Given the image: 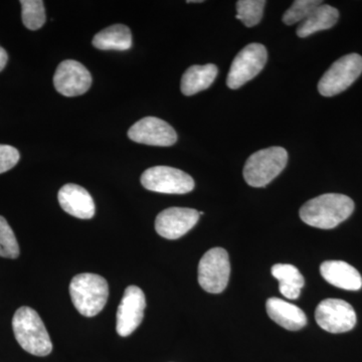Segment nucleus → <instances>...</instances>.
I'll return each instance as SVG.
<instances>
[{"label": "nucleus", "instance_id": "obj_1", "mask_svg": "<svg viewBox=\"0 0 362 362\" xmlns=\"http://www.w3.org/2000/svg\"><path fill=\"white\" fill-rule=\"evenodd\" d=\"M354 211V202L344 194H326L314 197L300 209V218L307 225L331 230L346 221Z\"/></svg>", "mask_w": 362, "mask_h": 362}, {"label": "nucleus", "instance_id": "obj_2", "mask_svg": "<svg viewBox=\"0 0 362 362\" xmlns=\"http://www.w3.org/2000/svg\"><path fill=\"white\" fill-rule=\"evenodd\" d=\"M13 329L16 341L28 354L35 356L51 354L52 340L37 311L26 306L18 309L13 319Z\"/></svg>", "mask_w": 362, "mask_h": 362}, {"label": "nucleus", "instance_id": "obj_3", "mask_svg": "<svg viewBox=\"0 0 362 362\" xmlns=\"http://www.w3.org/2000/svg\"><path fill=\"white\" fill-rule=\"evenodd\" d=\"M70 294L78 313L86 317H94L103 310L107 303L108 283L97 274H78L71 279Z\"/></svg>", "mask_w": 362, "mask_h": 362}, {"label": "nucleus", "instance_id": "obj_4", "mask_svg": "<svg viewBox=\"0 0 362 362\" xmlns=\"http://www.w3.org/2000/svg\"><path fill=\"white\" fill-rule=\"evenodd\" d=\"M287 162L288 152L282 147L259 150L245 164V180L252 187H266L284 170Z\"/></svg>", "mask_w": 362, "mask_h": 362}, {"label": "nucleus", "instance_id": "obj_5", "mask_svg": "<svg viewBox=\"0 0 362 362\" xmlns=\"http://www.w3.org/2000/svg\"><path fill=\"white\" fill-rule=\"evenodd\" d=\"M362 73V57L349 54L337 59L319 81L318 90L324 97H333L349 88Z\"/></svg>", "mask_w": 362, "mask_h": 362}, {"label": "nucleus", "instance_id": "obj_6", "mask_svg": "<svg viewBox=\"0 0 362 362\" xmlns=\"http://www.w3.org/2000/svg\"><path fill=\"white\" fill-rule=\"evenodd\" d=\"M268 59L265 45L250 44L246 45L233 59L228 71L226 85L230 89L237 90L258 76Z\"/></svg>", "mask_w": 362, "mask_h": 362}, {"label": "nucleus", "instance_id": "obj_7", "mask_svg": "<svg viewBox=\"0 0 362 362\" xmlns=\"http://www.w3.org/2000/svg\"><path fill=\"white\" fill-rule=\"evenodd\" d=\"M230 274V258L223 247L209 250L199 261V283L204 291L220 294L228 286Z\"/></svg>", "mask_w": 362, "mask_h": 362}, {"label": "nucleus", "instance_id": "obj_8", "mask_svg": "<svg viewBox=\"0 0 362 362\" xmlns=\"http://www.w3.org/2000/svg\"><path fill=\"white\" fill-rule=\"evenodd\" d=\"M143 187L151 192L168 194H185L194 190V180L185 171L170 166H154L141 176Z\"/></svg>", "mask_w": 362, "mask_h": 362}, {"label": "nucleus", "instance_id": "obj_9", "mask_svg": "<svg viewBox=\"0 0 362 362\" xmlns=\"http://www.w3.org/2000/svg\"><path fill=\"white\" fill-rule=\"evenodd\" d=\"M315 318L322 329L334 334L354 329L357 320L354 307L340 299L320 302L316 308Z\"/></svg>", "mask_w": 362, "mask_h": 362}, {"label": "nucleus", "instance_id": "obj_10", "mask_svg": "<svg viewBox=\"0 0 362 362\" xmlns=\"http://www.w3.org/2000/svg\"><path fill=\"white\" fill-rule=\"evenodd\" d=\"M146 299L142 290L137 286L126 288L117 311L116 329L120 337H129L137 329L144 317Z\"/></svg>", "mask_w": 362, "mask_h": 362}, {"label": "nucleus", "instance_id": "obj_11", "mask_svg": "<svg viewBox=\"0 0 362 362\" xmlns=\"http://www.w3.org/2000/svg\"><path fill=\"white\" fill-rule=\"evenodd\" d=\"M92 85V76L82 64L74 59L62 62L54 76V86L59 94L76 97L85 94Z\"/></svg>", "mask_w": 362, "mask_h": 362}, {"label": "nucleus", "instance_id": "obj_12", "mask_svg": "<svg viewBox=\"0 0 362 362\" xmlns=\"http://www.w3.org/2000/svg\"><path fill=\"white\" fill-rule=\"evenodd\" d=\"M132 141L151 146H173L177 141L173 127L156 117H145L136 122L128 131Z\"/></svg>", "mask_w": 362, "mask_h": 362}, {"label": "nucleus", "instance_id": "obj_13", "mask_svg": "<svg viewBox=\"0 0 362 362\" xmlns=\"http://www.w3.org/2000/svg\"><path fill=\"white\" fill-rule=\"evenodd\" d=\"M199 216L201 214L194 209L169 207L157 216L156 232L165 239H180L197 225Z\"/></svg>", "mask_w": 362, "mask_h": 362}, {"label": "nucleus", "instance_id": "obj_14", "mask_svg": "<svg viewBox=\"0 0 362 362\" xmlns=\"http://www.w3.org/2000/svg\"><path fill=\"white\" fill-rule=\"evenodd\" d=\"M59 206L62 209L81 220H90L95 214V202L89 192L80 185H64L58 194Z\"/></svg>", "mask_w": 362, "mask_h": 362}, {"label": "nucleus", "instance_id": "obj_15", "mask_svg": "<svg viewBox=\"0 0 362 362\" xmlns=\"http://www.w3.org/2000/svg\"><path fill=\"white\" fill-rule=\"evenodd\" d=\"M321 276L334 287L349 291L361 289L362 277L354 267L342 261H326L320 267Z\"/></svg>", "mask_w": 362, "mask_h": 362}, {"label": "nucleus", "instance_id": "obj_16", "mask_svg": "<svg viewBox=\"0 0 362 362\" xmlns=\"http://www.w3.org/2000/svg\"><path fill=\"white\" fill-rule=\"evenodd\" d=\"M266 309L272 320L285 329L300 330L307 324V317L302 309L279 298L268 299L266 302Z\"/></svg>", "mask_w": 362, "mask_h": 362}, {"label": "nucleus", "instance_id": "obj_17", "mask_svg": "<svg viewBox=\"0 0 362 362\" xmlns=\"http://www.w3.org/2000/svg\"><path fill=\"white\" fill-rule=\"evenodd\" d=\"M218 73V66L214 64L190 66L181 78V92L185 96H192L209 89L216 80Z\"/></svg>", "mask_w": 362, "mask_h": 362}, {"label": "nucleus", "instance_id": "obj_18", "mask_svg": "<svg viewBox=\"0 0 362 362\" xmlns=\"http://www.w3.org/2000/svg\"><path fill=\"white\" fill-rule=\"evenodd\" d=\"M339 11L328 4H321L298 26L296 33L299 37H307L320 30H329L337 25Z\"/></svg>", "mask_w": 362, "mask_h": 362}, {"label": "nucleus", "instance_id": "obj_19", "mask_svg": "<svg viewBox=\"0 0 362 362\" xmlns=\"http://www.w3.org/2000/svg\"><path fill=\"white\" fill-rule=\"evenodd\" d=\"M93 45L101 51H128L132 47V35L128 26L111 25L95 35Z\"/></svg>", "mask_w": 362, "mask_h": 362}, {"label": "nucleus", "instance_id": "obj_20", "mask_svg": "<svg viewBox=\"0 0 362 362\" xmlns=\"http://www.w3.org/2000/svg\"><path fill=\"white\" fill-rule=\"evenodd\" d=\"M272 275L279 281L281 294L290 300L299 298L305 280L296 267L289 264H277L272 268Z\"/></svg>", "mask_w": 362, "mask_h": 362}, {"label": "nucleus", "instance_id": "obj_21", "mask_svg": "<svg viewBox=\"0 0 362 362\" xmlns=\"http://www.w3.org/2000/svg\"><path fill=\"white\" fill-rule=\"evenodd\" d=\"M21 18L23 25L30 30H37L45 25V9L42 0H21Z\"/></svg>", "mask_w": 362, "mask_h": 362}, {"label": "nucleus", "instance_id": "obj_22", "mask_svg": "<svg viewBox=\"0 0 362 362\" xmlns=\"http://www.w3.org/2000/svg\"><path fill=\"white\" fill-rule=\"evenodd\" d=\"M266 1L264 0H240L237 2V16L247 28L258 25L263 18Z\"/></svg>", "mask_w": 362, "mask_h": 362}, {"label": "nucleus", "instance_id": "obj_23", "mask_svg": "<svg viewBox=\"0 0 362 362\" xmlns=\"http://www.w3.org/2000/svg\"><path fill=\"white\" fill-rule=\"evenodd\" d=\"M20 256V246L13 228L6 218L0 216V257L16 259Z\"/></svg>", "mask_w": 362, "mask_h": 362}, {"label": "nucleus", "instance_id": "obj_24", "mask_svg": "<svg viewBox=\"0 0 362 362\" xmlns=\"http://www.w3.org/2000/svg\"><path fill=\"white\" fill-rule=\"evenodd\" d=\"M321 4L322 1L320 0H296L283 16V23L287 25L302 23L314 9Z\"/></svg>", "mask_w": 362, "mask_h": 362}, {"label": "nucleus", "instance_id": "obj_25", "mask_svg": "<svg viewBox=\"0 0 362 362\" xmlns=\"http://www.w3.org/2000/svg\"><path fill=\"white\" fill-rule=\"evenodd\" d=\"M18 150L11 145L0 144V175L13 169L20 161Z\"/></svg>", "mask_w": 362, "mask_h": 362}, {"label": "nucleus", "instance_id": "obj_26", "mask_svg": "<svg viewBox=\"0 0 362 362\" xmlns=\"http://www.w3.org/2000/svg\"><path fill=\"white\" fill-rule=\"evenodd\" d=\"M7 61H8V56H7V52L4 47H0V71L4 70L6 68Z\"/></svg>", "mask_w": 362, "mask_h": 362}]
</instances>
